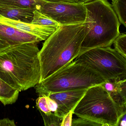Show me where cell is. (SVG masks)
Here are the masks:
<instances>
[{"instance_id":"cell-1","label":"cell","mask_w":126,"mask_h":126,"mask_svg":"<svg viewBox=\"0 0 126 126\" xmlns=\"http://www.w3.org/2000/svg\"><path fill=\"white\" fill-rule=\"evenodd\" d=\"M86 33L85 22L60 25L45 40L39 54L40 82L79 55Z\"/></svg>"},{"instance_id":"cell-2","label":"cell","mask_w":126,"mask_h":126,"mask_svg":"<svg viewBox=\"0 0 126 126\" xmlns=\"http://www.w3.org/2000/svg\"><path fill=\"white\" fill-rule=\"evenodd\" d=\"M37 44L11 46L0 52V78L20 92L40 82V50Z\"/></svg>"},{"instance_id":"cell-3","label":"cell","mask_w":126,"mask_h":126,"mask_svg":"<svg viewBox=\"0 0 126 126\" xmlns=\"http://www.w3.org/2000/svg\"><path fill=\"white\" fill-rule=\"evenodd\" d=\"M84 4L86 10V33L79 55L94 48L111 47L121 35V23L107 0Z\"/></svg>"},{"instance_id":"cell-4","label":"cell","mask_w":126,"mask_h":126,"mask_svg":"<svg viewBox=\"0 0 126 126\" xmlns=\"http://www.w3.org/2000/svg\"><path fill=\"white\" fill-rule=\"evenodd\" d=\"M106 81L86 64L72 61L35 86L39 96L61 92L89 89Z\"/></svg>"},{"instance_id":"cell-5","label":"cell","mask_w":126,"mask_h":126,"mask_svg":"<svg viewBox=\"0 0 126 126\" xmlns=\"http://www.w3.org/2000/svg\"><path fill=\"white\" fill-rule=\"evenodd\" d=\"M124 108L100 84L88 89L73 110V114L101 126H116Z\"/></svg>"},{"instance_id":"cell-6","label":"cell","mask_w":126,"mask_h":126,"mask_svg":"<svg viewBox=\"0 0 126 126\" xmlns=\"http://www.w3.org/2000/svg\"><path fill=\"white\" fill-rule=\"evenodd\" d=\"M75 60L92 68L106 81H118L126 78V60L111 47L90 50Z\"/></svg>"},{"instance_id":"cell-7","label":"cell","mask_w":126,"mask_h":126,"mask_svg":"<svg viewBox=\"0 0 126 126\" xmlns=\"http://www.w3.org/2000/svg\"><path fill=\"white\" fill-rule=\"evenodd\" d=\"M40 11L60 25L84 23L86 10L82 2L47 1Z\"/></svg>"},{"instance_id":"cell-8","label":"cell","mask_w":126,"mask_h":126,"mask_svg":"<svg viewBox=\"0 0 126 126\" xmlns=\"http://www.w3.org/2000/svg\"><path fill=\"white\" fill-rule=\"evenodd\" d=\"M88 89L61 92L49 95L47 96L55 101L57 105V110L54 113L63 120L64 116L73 111Z\"/></svg>"},{"instance_id":"cell-9","label":"cell","mask_w":126,"mask_h":126,"mask_svg":"<svg viewBox=\"0 0 126 126\" xmlns=\"http://www.w3.org/2000/svg\"><path fill=\"white\" fill-rule=\"evenodd\" d=\"M0 38L6 42L10 46L32 42L38 43L42 41L37 36L20 31L1 21Z\"/></svg>"},{"instance_id":"cell-10","label":"cell","mask_w":126,"mask_h":126,"mask_svg":"<svg viewBox=\"0 0 126 126\" xmlns=\"http://www.w3.org/2000/svg\"><path fill=\"white\" fill-rule=\"evenodd\" d=\"M35 10L0 6V15L15 20L32 23Z\"/></svg>"},{"instance_id":"cell-11","label":"cell","mask_w":126,"mask_h":126,"mask_svg":"<svg viewBox=\"0 0 126 126\" xmlns=\"http://www.w3.org/2000/svg\"><path fill=\"white\" fill-rule=\"evenodd\" d=\"M20 92L0 78V101L4 106L15 103Z\"/></svg>"},{"instance_id":"cell-12","label":"cell","mask_w":126,"mask_h":126,"mask_svg":"<svg viewBox=\"0 0 126 126\" xmlns=\"http://www.w3.org/2000/svg\"><path fill=\"white\" fill-rule=\"evenodd\" d=\"M46 2L43 0H0V6L29 8L40 11Z\"/></svg>"},{"instance_id":"cell-13","label":"cell","mask_w":126,"mask_h":126,"mask_svg":"<svg viewBox=\"0 0 126 126\" xmlns=\"http://www.w3.org/2000/svg\"><path fill=\"white\" fill-rule=\"evenodd\" d=\"M32 24L41 26H59L60 24L55 21L43 14L40 11L35 10Z\"/></svg>"},{"instance_id":"cell-14","label":"cell","mask_w":126,"mask_h":126,"mask_svg":"<svg viewBox=\"0 0 126 126\" xmlns=\"http://www.w3.org/2000/svg\"><path fill=\"white\" fill-rule=\"evenodd\" d=\"M111 3L120 23L126 29V0H112Z\"/></svg>"},{"instance_id":"cell-15","label":"cell","mask_w":126,"mask_h":126,"mask_svg":"<svg viewBox=\"0 0 126 126\" xmlns=\"http://www.w3.org/2000/svg\"><path fill=\"white\" fill-rule=\"evenodd\" d=\"M46 126H60L61 125L62 120L57 116L54 112L45 113L39 111Z\"/></svg>"},{"instance_id":"cell-16","label":"cell","mask_w":126,"mask_h":126,"mask_svg":"<svg viewBox=\"0 0 126 126\" xmlns=\"http://www.w3.org/2000/svg\"><path fill=\"white\" fill-rule=\"evenodd\" d=\"M119 91L113 98L124 108L126 107V78L118 81Z\"/></svg>"},{"instance_id":"cell-17","label":"cell","mask_w":126,"mask_h":126,"mask_svg":"<svg viewBox=\"0 0 126 126\" xmlns=\"http://www.w3.org/2000/svg\"><path fill=\"white\" fill-rule=\"evenodd\" d=\"M113 44L114 49L126 60V34H121Z\"/></svg>"},{"instance_id":"cell-18","label":"cell","mask_w":126,"mask_h":126,"mask_svg":"<svg viewBox=\"0 0 126 126\" xmlns=\"http://www.w3.org/2000/svg\"><path fill=\"white\" fill-rule=\"evenodd\" d=\"M101 85L112 97H114L117 94L119 91L118 81H106Z\"/></svg>"},{"instance_id":"cell-19","label":"cell","mask_w":126,"mask_h":126,"mask_svg":"<svg viewBox=\"0 0 126 126\" xmlns=\"http://www.w3.org/2000/svg\"><path fill=\"white\" fill-rule=\"evenodd\" d=\"M36 107L39 111L45 113L51 112L49 108L47 96H40L36 100Z\"/></svg>"},{"instance_id":"cell-20","label":"cell","mask_w":126,"mask_h":126,"mask_svg":"<svg viewBox=\"0 0 126 126\" xmlns=\"http://www.w3.org/2000/svg\"><path fill=\"white\" fill-rule=\"evenodd\" d=\"M101 126L95 121L84 118L79 117L72 121L71 126Z\"/></svg>"},{"instance_id":"cell-21","label":"cell","mask_w":126,"mask_h":126,"mask_svg":"<svg viewBox=\"0 0 126 126\" xmlns=\"http://www.w3.org/2000/svg\"><path fill=\"white\" fill-rule=\"evenodd\" d=\"M73 114V111L70 112L66 116L64 117L62 120L61 126H71L72 123V116Z\"/></svg>"},{"instance_id":"cell-22","label":"cell","mask_w":126,"mask_h":126,"mask_svg":"<svg viewBox=\"0 0 126 126\" xmlns=\"http://www.w3.org/2000/svg\"><path fill=\"white\" fill-rule=\"evenodd\" d=\"M116 126H126V107L120 115Z\"/></svg>"},{"instance_id":"cell-23","label":"cell","mask_w":126,"mask_h":126,"mask_svg":"<svg viewBox=\"0 0 126 126\" xmlns=\"http://www.w3.org/2000/svg\"><path fill=\"white\" fill-rule=\"evenodd\" d=\"M15 121L9 118H5L0 120V126H16Z\"/></svg>"},{"instance_id":"cell-24","label":"cell","mask_w":126,"mask_h":126,"mask_svg":"<svg viewBox=\"0 0 126 126\" xmlns=\"http://www.w3.org/2000/svg\"><path fill=\"white\" fill-rule=\"evenodd\" d=\"M47 97L49 108L51 112H53L54 113L56 111L57 108V103L55 101H54L53 100L49 97L48 96H47Z\"/></svg>"},{"instance_id":"cell-25","label":"cell","mask_w":126,"mask_h":126,"mask_svg":"<svg viewBox=\"0 0 126 126\" xmlns=\"http://www.w3.org/2000/svg\"><path fill=\"white\" fill-rule=\"evenodd\" d=\"M10 46L3 40L0 38V52L6 49Z\"/></svg>"},{"instance_id":"cell-26","label":"cell","mask_w":126,"mask_h":126,"mask_svg":"<svg viewBox=\"0 0 126 126\" xmlns=\"http://www.w3.org/2000/svg\"><path fill=\"white\" fill-rule=\"evenodd\" d=\"M46 1H62V2L76 3L78 2V0H43Z\"/></svg>"},{"instance_id":"cell-27","label":"cell","mask_w":126,"mask_h":126,"mask_svg":"<svg viewBox=\"0 0 126 126\" xmlns=\"http://www.w3.org/2000/svg\"><path fill=\"white\" fill-rule=\"evenodd\" d=\"M93 0H78V2H82L84 3L89 2V1Z\"/></svg>"}]
</instances>
